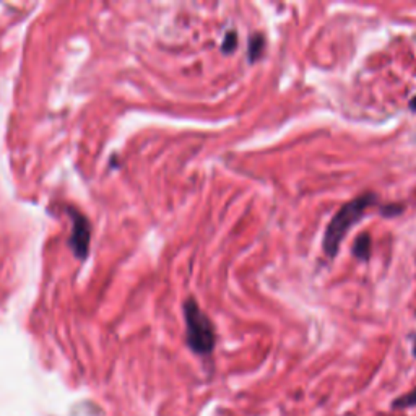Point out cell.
Here are the masks:
<instances>
[{"instance_id": "6da1fadb", "label": "cell", "mask_w": 416, "mask_h": 416, "mask_svg": "<svg viewBox=\"0 0 416 416\" xmlns=\"http://www.w3.org/2000/svg\"><path fill=\"white\" fill-rule=\"evenodd\" d=\"M376 202H378V199H376L374 194H363L350 200L348 204H345L335 213V216L332 218L324 232V239H322V249H324L327 257L334 259L346 232L364 216L368 208L374 205Z\"/></svg>"}, {"instance_id": "7a4b0ae2", "label": "cell", "mask_w": 416, "mask_h": 416, "mask_svg": "<svg viewBox=\"0 0 416 416\" xmlns=\"http://www.w3.org/2000/svg\"><path fill=\"white\" fill-rule=\"evenodd\" d=\"M184 319H186V339L189 348L195 355L210 356L215 350L216 335L215 327L208 315L200 309L194 298H189L184 303Z\"/></svg>"}, {"instance_id": "3957f363", "label": "cell", "mask_w": 416, "mask_h": 416, "mask_svg": "<svg viewBox=\"0 0 416 416\" xmlns=\"http://www.w3.org/2000/svg\"><path fill=\"white\" fill-rule=\"evenodd\" d=\"M73 216H75V221H73V236L70 244L75 254L83 257L87 254L88 242H90V225H88L87 218L82 216L80 213H73Z\"/></svg>"}, {"instance_id": "277c9868", "label": "cell", "mask_w": 416, "mask_h": 416, "mask_svg": "<svg viewBox=\"0 0 416 416\" xmlns=\"http://www.w3.org/2000/svg\"><path fill=\"white\" fill-rule=\"evenodd\" d=\"M353 254L361 260L368 259L371 254V236L363 232V235L358 236V239L355 241V246H353Z\"/></svg>"}, {"instance_id": "5b68a950", "label": "cell", "mask_w": 416, "mask_h": 416, "mask_svg": "<svg viewBox=\"0 0 416 416\" xmlns=\"http://www.w3.org/2000/svg\"><path fill=\"white\" fill-rule=\"evenodd\" d=\"M264 47H265V39L262 34L252 36L249 39V49H247V52H249V61L251 62L257 61V59L262 56V52H264Z\"/></svg>"}, {"instance_id": "8992f818", "label": "cell", "mask_w": 416, "mask_h": 416, "mask_svg": "<svg viewBox=\"0 0 416 416\" xmlns=\"http://www.w3.org/2000/svg\"><path fill=\"white\" fill-rule=\"evenodd\" d=\"M416 407V387L410 390V392L400 395L399 399H395L392 402L394 410H407Z\"/></svg>"}, {"instance_id": "52a82bcc", "label": "cell", "mask_w": 416, "mask_h": 416, "mask_svg": "<svg viewBox=\"0 0 416 416\" xmlns=\"http://www.w3.org/2000/svg\"><path fill=\"white\" fill-rule=\"evenodd\" d=\"M236 44H237L236 33L235 31L228 33L226 36H225V41H223V51H225V52H231L232 49L236 47Z\"/></svg>"}, {"instance_id": "ba28073f", "label": "cell", "mask_w": 416, "mask_h": 416, "mask_svg": "<svg viewBox=\"0 0 416 416\" xmlns=\"http://www.w3.org/2000/svg\"><path fill=\"white\" fill-rule=\"evenodd\" d=\"M413 355H415V358H416V336H415V341H413Z\"/></svg>"}]
</instances>
